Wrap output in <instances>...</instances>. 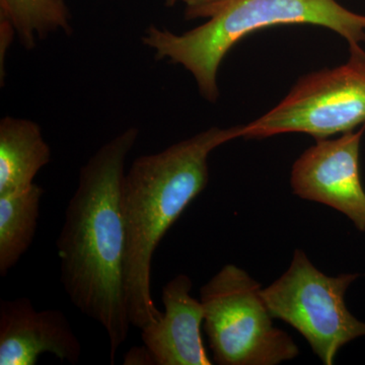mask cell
I'll list each match as a JSON object with an SVG mask.
<instances>
[{"label": "cell", "mask_w": 365, "mask_h": 365, "mask_svg": "<svg viewBox=\"0 0 365 365\" xmlns=\"http://www.w3.org/2000/svg\"><path fill=\"white\" fill-rule=\"evenodd\" d=\"M124 364L155 365L153 357L145 346L133 347L125 355Z\"/></svg>", "instance_id": "5bb4252c"}, {"label": "cell", "mask_w": 365, "mask_h": 365, "mask_svg": "<svg viewBox=\"0 0 365 365\" xmlns=\"http://www.w3.org/2000/svg\"><path fill=\"white\" fill-rule=\"evenodd\" d=\"M52 153L39 125L24 118L0 121V196L28 189Z\"/></svg>", "instance_id": "30bf717a"}, {"label": "cell", "mask_w": 365, "mask_h": 365, "mask_svg": "<svg viewBox=\"0 0 365 365\" xmlns=\"http://www.w3.org/2000/svg\"><path fill=\"white\" fill-rule=\"evenodd\" d=\"M46 353L72 365L81 359V342L63 312L36 311L26 297L2 299L0 365H35Z\"/></svg>", "instance_id": "ba28073f"}, {"label": "cell", "mask_w": 365, "mask_h": 365, "mask_svg": "<svg viewBox=\"0 0 365 365\" xmlns=\"http://www.w3.org/2000/svg\"><path fill=\"white\" fill-rule=\"evenodd\" d=\"M191 278L179 274L163 288V312L158 321L141 329V340L155 365H211L201 326L204 309L190 292Z\"/></svg>", "instance_id": "9c48e42d"}, {"label": "cell", "mask_w": 365, "mask_h": 365, "mask_svg": "<svg viewBox=\"0 0 365 365\" xmlns=\"http://www.w3.org/2000/svg\"><path fill=\"white\" fill-rule=\"evenodd\" d=\"M179 0H165V6H173L177 4Z\"/></svg>", "instance_id": "9a60e30c"}, {"label": "cell", "mask_w": 365, "mask_h": 365, "mask_svg": "<svg viewBox=\"0 0 365 365\" xmlns=\"http://www.w3.org/2000/svg\"><path fill=\"white\" fill-rule=\"evenodd\" d=\"M138 135L136 127L125 129L81 168L56 241L64 290L76 309L105 329L112 364L132 326L125 289L127 237L121 198L125 163Z\"/></svg>", "instance_id": "6da1fadb"}, {"label": "cell", "mask_w": 365, "mask_h": 365, "mask_svg": "<svg viewBox=\"0 0 365 365\" xmlns=\"http://www.w3.org/2000/svg\"><path fill=\"white\" fill-rule=\"evenodd\" d=\"M359 274L326 275L297 249L289 267L263 288L274 319H280L302 334L325 365H332L343 346L365 336V323L355 318L345 294Z\"/></svg>", "instance_id": "5b68a950"}, {"label": "cell", "mask_w": 365, "mask_h": 365, "mask_svg": "<svg viewBox=\"0 0 365 365\" xmlns=\"http://www.w3.org/2000/svg\"><path fill=\"white\" fill-rule=\"evenodd\" d=\"M44 189H28L0 196V275L6 277L30 249L37 232Z\"/></svg>", "instance_id": "8fae6325"}, {"label": "cell", "mask_w": 365, "mask_h": 365, "mask_svg": "<svg viewBox=\"0 0 365 365\" xmlns=\"http://www.w3.org/2000/svg\"><path fill=\"white\" fill-rule=\"evenodd\" d=\"M188 20L210 19L235 0H181Z\"/></svg>", "instance_id": "4fadbf2b"}, {"label": "cell", "mask_w": 365, "mask_h": 365, "mask_svg": "<svg viewBox=\"0 0 365 365\" xmlns=\"http://www.w3.org/2000/svg\"><path fill=\"white\" fill-rule=\"evenodd\" d=\"M204 330L220 365H277L299 356L292 338L274 325L260 283L235 264L200 289Z\"/></svg>", "instance_id": "277c9868"}, {"label": "cell", "mask_w": 365, "mask_h": 365, "mask_svg": "<svg viewBox=\"0 0 365 365\" xmlns=\"http://www.w3.org/2000/svg\"><path fill=\"white\" fill-rule=\"evenodd\" d=\"M0 19L13 26L21 45L29 50L50 33L71 31L64 0H0Z\"/></svg>", "instance_id": "7c38bea8"}, {"label": "cell", "mask_w": 365, "mask_h": 365, "mask_svg": "<svg viewBox=\"0 0 365 365\" xmlns=\"http://www.w3.org/2000/svg\"><path fill=\"white\" fill-rule=\"evenodd\" d=\"M365 124V51H350L347 63L300 78L265 115L242 125L241 137L261 139L306 133L325 139Z\"/></svg>", "instance_id": "8992f818"}, {"label": "cell", "mask_w": 365, "mask_h": 365, "mask_svg": "<svg viewBox=\"0 0 365 365\" xmlns=\"http://www.w3.org/2000/svg\"><path fill=\"white\" fill-rule=\"evenodd\" d=\"M241 129L242 125L211 127L160 153L137 158L125 173V289L132 326L141 330L162 316L151 294L153 254L170 227L207 186L210 153L241 137Z\"/></svg>", "instance_id": "7a4b0ae2"}, {"label": "cell", "mask_w": 365, "mask_h": 365, "mask_svg": "<svg viewBox=\"0 0 365 365\" xmlns=\"http://www.w3.org/2000/svg\"><path fill=\"white\" fill-rule=\"evenodd\" d=\"M297 24L330 29L347 41L350 51L360 49L365 41V16L336 0H235L187 33L179 35L151 26L143 43L158 59L170 60L191 72L199 93L215 103L220 97L218 69L232 46L255 31Z\"/></svg>", "instance_id": "3957f363"}, {"label": "cell", "mask_w": 365, "mask_h": 365, "mask_svg": "<svg viewBox=\"0 0 365 365\" xmlns=\"http://www.w3.org/2000/svg\"><path fill=\"white\" fill-rule=\"evenodd\" d=\"M365 124L337 139H318L297 160L290 185L295 195L325 204L365 232V191L359 174L360 143Z\"/></svg>", "instance_id": "52a82bcc"}]
</instances>
